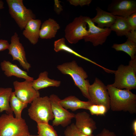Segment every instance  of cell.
Instances as JSON below:
<instances>
[{
    "label": "cell",
    "mask_w": 136,
    "mask_h": 136,
    "mask_svg": "<svg viewBox=\"0 0 136 136\" xmlns=\"http://www.w3.org/2000/svg\"><path fill=\"white\" fill-rule=\"evenodd\" d=\"M110 98V109L114 111L136 113V95L130 90L115 88L111 84L106 86Z\"/></svg>",
    "instance_id": "obj_1"
},
{
    "label": "cell",
    "mask_w": 136,
    "mask_h": 136,
    "mask_svg": "<svg viewBox=\"0 0 136 136\" xmlns=\"http://www.w3.org/2000/svg\"><path fill=\"white\" fill-rule=\"evenodd\" d=\"M57 68L63 74L70 75L75 85L80 90L83 95L88 100L90 99L88 88L90 85L89 80L86 79L88 76L81 67L79 66L75 60L58 65Z\"/></svg>",
    "instance_id": "obj_2"
},
{
    "label": "cell",
    "mask_w": 136,
    "mask_h": 136,
    "mask_svg": "<svg viewBox=\"0 0 136 136\" xmlns=\"http://www.w3.org/2000/svg\"><path fill=\"white\" fill-rule=\"evenodd\" d=\"M30 135L25 120L18 119L13 114H2L0 116V136H28Z\"/></svg>",
    "instance_id": "obj_3"
},
{
    "label": "cell",
    "mask_w": 136,
    "mask_h": 136,
    "mask_svg": "<svg viewBox=\"0 0 136 136\" xmlns=\"http://www.w3.org/2000/svg\"><path fill=\"white\" fill-rule=\"evenodd\" d=\"M28 109L30 118L37 123H49L54 116L49 97L40 96L34 99Z\"/></svg>",
    "instance_id": "obj_4"
},
{
    "label": "cell",
    "mask_w": 136,
    "mask_h": 136,
    "mask_svg": "<svg viewBox=\"0 0 136 136\" xmlns=\"http://www.w3.org/2000/svg\"><path fill=\"white\" fill-rule=\"evenodd\" d=\"M9 12L20 29H24L27 23L36 16L32 11L24 5L22 0H6Z\"/></svg>",
    "instance_id": "obj_5"
},
{
    "label": "cell",
    "mask_w": 136,
    "mask_h": 136,
    "mask_svg": "<svg viewBox=\"0 0 136 136\" xmlns=\"http://www.w3.org/2000/svg\"><path fill=\"white\" fill-rule=\"evenodd\" d=\"M115 74L114 83L111 84L118 89L130 90L136 88V72L129 65H120L117 70L112 71Z\"/></svg>",
    "instance_id": "obj_6"
},
{
    "label": "cell",
    "mask_w": 136,
    "mask_h": 136,
    "mask_svg": "<svg viewBox=\"0 0 136 136\" xmlns=\"http://www.w3.org/2000/svg\"><path fill=\"white\" fill-rule=\"evenodd\" d=\"M49 97L54 116L52 125L67 127L71 123L72 120L74 118L75 114L69 112L60 104V98L56 95L52 94Z\"/></svg>",
    "instance_id": "obj_7"
},
{
    "label": "cell",
    "mask_w": 136,
    "mask_h": 136,
    "mask_svg": "<svg viewBox=\"0 0 136 136\" xmlns=\"http://www.w3.org/2000/svg\"><path fill=\"white\" fill-rule=\"evenodd\" d=\"M87 25L83 16L76 17L65 27V36L66 40L71 44H76L83 39L87 35Z\"/></svg>",
    "instance_id": "obj_8"
},
{
    "label": "cell",
    "mask_w": 136,
    "mask_h": 136,
    "mask_svg": "<svg viewBox=\"0 0 136 136\" xmlns=\"http://www.w3.org/2000/svg\"><path fill=\"white\" fill-rule=\"evenodd\" d=\"M88 91L90 100L93 104L103 105L108 111L110 109V98L106 86L100 80L96 78Z\"/></svg>",
    "instance_id": "obj_9"
},
{
    "label": "cell",
    "mask_w": 136,
    "mask_h": 136,
    "mask_svg": "<svg viewBox=\"0 0 136 136\" xmlns=\"http://www.w3.org/2000/svg\"><path fill=\"white\" fill-rule=\"evenodd\" d=\"M83 18L89 28L87 35L83 39L84 41L91 43L94 46L102 45L112 31L110 28H102L97 27L89 17L83 16Z\"/></svg>",
    "instance_id": "obj_10"
},
{
    "label": "cell",
    "mask_w": 136,
    "mask_h": 136,
    "mask_svg": "<svg viewBox=\"0 0 136 136\" xmlns=\"http://www.w3.org/2000/svg\"><path fill=\"white\" fill-rule=\"evenodd\" d=\"M32 81L25 80L22 82L16 81L13 82L14 92L16 96L22 102L28 104L40 96L39 91L33 87Z\"/></svg>",
    "instance_id": "obj_11"
},
{
    "label": "cell",
    "mask_w": 136,
    "mask_h": 136,
    "mask_svg": "<svg viewBox=\"0 0 136 136\" xmlns=\"http://www.w3.org/2000/svg\"><path fill=\"white\" fill-rule=\"evenodd\" d=\"M8 49V53L12 56L13 60L17 61L24 69L29 71L31 66L27 60L24 47L20 42V38L17 32H15L12 36Z\"/></svg>",
    "instance_id": "obj_12"
},
{
    "label": "cell",
    "mask_w": 136,
    "mask_h": 136,
    "mask_svg": "<svg viewBox=\"0 0 136 136\" xmlns=\"http://www.w3.org/2000/svg\"><path fill=\"white\" fill-rule=\"evenodd\" d=\"M108 10L115 16L126 18L136 12V2L133 0H114L108 6Z\"/></svg>",
    "instance_id": "obj_13"
},
{
    "label": "cell",
    "mask_w": 136,
    "mask_h": 136,
    "mask_svg": "<svg viewBox=\"0 0 136 136\" xmlns=\"http://www.w3.org/2000/svg\"><path fill=\"white\" fill-rule=\"evenodd\" d=\"M74 118L76 120L75 126L80 132L91 135L97 128L95 122L85 111L75 114Z\"/></svg>",
    "instance_id": "obj_14"
},
{
    "label": "cell",
    "mask_w": 136,
    "mask_h": 136,
    "mask_svg": "<svg viewBox=\"0 0 136 136\" xmlns=\"http://www.w3.org/2000/svg\"><path fill=\"white\" fill-rule=\"evenodd\" d=\"M41 24L40 20L32 19L27 23L23 29V35L33 45L38 42Z\"/></svg>",
    "instance_id": "obj_15"
},
{
    "label": "cell",
    "mask_w": 136,
    "mask_h": 136,
    "mask_svg": "<svg viewBox=\"0 0 136 136\" xmlns=\"http://www.w3.org/2000/svg\"><path fill=\"white\" fill-rule=\"evenodd\" d=\"M2 70L7 77L14 76L25 80L33 81V78L29 76L27 72L19 68L16 64L8 61L4 60L0 64Z\"/></svg>",
    "instance_id": "obj_16"
},
{
    "label": "cell",
    "mask_w": 136,
    "mask_h": 136,
    "mask_svg": "<svg viewBox=\"0 0 136 136\" xmlns=\"http://www.w3.org/2000/svg\"><path fill=\"white\" fill-rule=\"evenodd\" d=\"M96 16L91 18L92 22L94 23H97V26L99 27L110 28L114 22L116 16L109 12L104 11L99 7H96Z\"/></svg>",
    "instance_id": "obj_17"
},
{
    "label": "cell",
    "mask_w": 136,
    "mask_h": 136,
    "mask_svg": "<svg viewBox=\"0 0 136 136\" xmlns=\"http://www.w3.org/2000/svg\"><path fill=\"white\" fill-rule=\"evenodd\" d=\"M60 104L65 109L73 111L80 109L88 110V107L93 104L90 100L84 101L80 100L74 96H67L63 99H60Z\"/></svg>",
    "instance_id": "obj_18"
},
{
    "label": "cell",
    "mask_w": 136,
    "mask_h": 136,
    "mask_svg": "<svg viewBox=\"0 0 136 136\" xmlns=\"http://www.w3.org/2000/svg\"><path fill=\"white\" fill-rule=\"evenodd\" d=\"M60 28L59 24L56 21L49 18L42 24L40 30L39 38L42 39H51L54 38Z\"/></svg>",
    "instance_id": "obj_19"
},
{
    "label": "cell",
    "mask_w": 136,
    "mask_h": 136,
    "mask_svg": "<svg viewBox=\"0 0 136 136\" xmlns=\"http://www.w3.org/2000/svg\"><path fill=\"white\" fill-rule=\"evenodd\" d=\"M48 73L45 71L41 73L38 78L32 81L33 87L37 90L49 87H58L60 86V81L49 78L48 77Z\"/></svg>",
    "instance_id": "obj_20"
},
{
    "label": "cell",
    "mask_w": 136,
    "mask_h": 136,
    "mask_svg": "<svg viewBox=\"0 0 136 136\" xmlns=\"http://www.w3.org/2000/svg\"><path fill=\"white\" fill-rule=\"evenodd\" d=\"M115 20L110 28L118 36H125L131 30L126 18L116 16Z\"/></svg>",
    "instance_id": "obj_21"
},
{
    "label": "cell",
    "mask_w": 136,
    "mask_h": 136,
    "mask_svg": "<svg viewBox=\"0 0 136 136\" xmlns=\"http://www.w3.org/2000/svg\"><path fill=\"white\" fill-rule=\"evenodd\" d=\"M12 92L11 88L0 87V113L5 111L7 114H13L9 101Z\"/></svg>",
    "instance_id": "obj_22"
},
{
    "label": "cell",
    "mask_w": 136,
    "mask_h": 136,
    "mask_svg": "<svg viewBox=\"0 0 136 136\" xmlns=\"http://www.w3.org/2000/svg\"><path fill=\"white\" fill-rule=\"evenodd\" d=\"M9 101L10 106L15 115V118L18 119L22 118V111L27 107L28 104L19 100L16 96L14 92H12Z\"/></svg>",
    "instance_id": "obj_23"
},
{
    "label": "cell",
    "mask_w": 136,
    "mask_h": 136,
    "mask_svg": "<svg viewBox=\"0 0 136 136\" xmlns=\"http://www.w3.org/2000/svg\"><path fill=\"white\" fill-rule=\"evenodd\" d=\"M112 47L116 51H123L128 54L131 59L136 57V43L127 39L124 43L121 44H114Z\"/></svg>",
    "instance_id": "obj_24"
},
{
    "label": "cell",
    "mask_w": 136,
    "mask_h": 136,
    "mask_svg": "<svg viewBox=\"0 0 136 136\" xmlns=\"http://www.w3.org/2000/svg\"><path fill=\"white\" fill-rule=\"evenodd\" d=\"M54 50L56 52H58L61 51H64L92 62L94 64H97L96 63L90 59L80 55L67 46L65 44V40L64 38H60L54 42Z\"/></svg>",
    "instance_id": "obj_25"
},
{
    "label": "cell",
    "mask_w": 136,
    "mask_h": 136,
    "mask_svg": "<svg viewBox=\"0 0 136 136\" xmlns=\"http://www.w3.org/2000/svg\"><path fill=\"white\" fill-rule=\"evenodd\" d=\"M38 134L40 136H59L53 126L47 123H37Z\"/></svg>",
    "instance_id": "obj_26"
},
{
    "label": "cell",
    "mask_w": 136,
    "mask_h": 136,
    "mask_svg": "<svg viewBox=\"0 0 136 136\" xmlns=\"http://www.w3.org/2000/svg\"><path fill=\"white\" fill-rule=\"evenodd\" d=\"M91 115H105L108 111L106 108L102 105L92 104L88 108Z\"/></svg>",
    "instance_id": "obj_27"
},
{
    "label": "cell",
    "mask_w": 136,
    "mask_h": 136,
    "mask_svg": "<svg viewBox=\"0 0 136 136\" xmlns=\"http://www.w3.org/2000/svg\"><path fill=\"white\" fill-rule=\"evenodd\" d=\"M64 134L65 136H79V131L74 123L67 127Z\"/></svg>",
    "instance_id": "obj_28"
},
{
    "label": "cell",
    "mask_w": 136,
    "mask_h": 136,
    "mask_svg": "<svg viewBox=\"0 0 136 136\" xmlns=\"http://www.w3.org/2000/svg\"><path fill=\"white\" fill-rule=\"evenodd\" d=\"M130 31L136 30V12L126 18Z\"/></svg>",
    "instance_id": "obj_29"
},
{
    "label": "cell",
    "mask_w": 136,
    "mask_h": 136,
    "mask_svg": "<svg viewBox=\"0 0 136 136\" xmlns=\"http://www.w3.org/2000/svg\"><path fill=\"white\" fill-rule=\"evenodd\" d=\"M70 4L77 6L79 5L81 7L85 5H89L92 2L91 0H69L68 1Z\"/></svg>",
    "instance_id": "obj_30"
},
{
    "label": "cell",
    "mask_w": 136,
    "mask_h": 136,
    "mask_svg": "<svg viewBox=\"0 0 136 136\" xmlns=\"http://www.w3.org/2000/svg\"><path fill=\"white\" fill-rule=\"evenodd\" d=\"M127 39L136 43V30L130 31L126 36Z\"/></svg>",
    "instance_id": "obj_31"
},
{
    "label": "cell",
    "mask_w": 136,
    "mask_h": 136,
    "mask_svg": "<svg viewBox=\"0 0 136 136\" xmlns=\"http://www.w3.org/2000/svg\"><path fill=\"white\" fill-rule=\"evenodd\" d=\"M115 133L105 128H104L101 132L96 136H115Z\"/></svg>",
    "instance_id": "obj_32"
},
{
    "label": "cell",
    "mask_w": 136,
    "mask_h": 136,
    "mask_svg": "<svg viewBox=\"0 0 136 136\" xmlns=\"http://www.w3.org/2000/svg\"><path fill=\"white\" fill-rule=\"evenodd\" d=\"M9 45L8 41L5 40H0V51L8 49Z\"/></svg>",
    "instance_id": "obj_33"
},
{
    "label": "cell",
    "mask_w": 136,
    "mask_h": 136,
    "mask_svg": "<svg viewBox=\"0 0 136 136\" xmlns=\"http://www.w3.org/2000/svg\"><path fill=\"white\" fill-rule=\"evenodd\" d=\"M54 10L57 14H59L62 10V6L60 4V2L57 0H54Z\"/></svg>",
    "instance_id": "obj_34"
},
{
    "label": "cell",
    "mask_w": 136,
    "mask_h": 136,
    "mask_svg": "<svg viewBox=\"0 0 136 136\" xmlns=\"http://www.w3.org/2000/svg\"><path fill=\"white\" fill-rule=\"evenodd\" d=\"M128 65L131 66L136 72V57L129 61Z\"/></svg>",
    "instance_id": "obj_35"
},
{
    "label": "cell",
    "mask_w": 136,
    "mask_h": 136,
    "mask_svg": "<svg viewBox=\"0 0 136 136\" xmlns=\"http://www.w3.org/2000/svg\"><path fill=\"white\" fill-rule=\"evenodd\" d=\"M132 128L133 136H136V120L135 119L132 124Z\"/></svg>",
    "instance_id": "obj_36"
},
{
    "label": "cell",
    "mask_w": 136,
    "mask_h": 136,
    "mask_svg": "<svg viewBox=\"0 0 136 136\" xmlns=\"http://www.w3.org/2000/svg\"><path fill=\"white\" fill-rule=\"evenodd\" d=\"M4 2L2 0H0V10L3 9L4 8Z\"/></svg>",
    "instance_id": "obj_37"
},
{
    "label": "cell",
    "mask_w": 136,
    "mask_h": 136,
    "mask_svg": "<svg viewBox=\"0 0 136 136\" xmlns=\"http://www.w3.org/2000/svg\"><path fill=\"white\" fill-rule=\"evenodd\" d=\"M79 136H94V135H93V134L91 135H87L85 134H84L82 133L79 132Z\"/></svg>",
    "instance_id": "obj_38"
},
{
    "label": "cell",
    "mask_w": 136,
    "mask_h": 136,
    "mask_svg": "<svg viewBox=\"0 0 136 136\" xmlns=\"http://www.w3.org/2000/svg\"><path fill=\"white\" fill-rule=\"evenodd\" d=\"M28 136H40L39 135H30Z\"/></svg>",
    "instance_id": "obj_39"
},
{
    "label": "cell",
    "mask_w": 136,
    "mask_h": 136,
    "mask_svg": "<svg viewBox=\"0 0 136 136\" xmlns=\"http://www.w3.org/2000/svg\"><path fill=\"white\" fill-rule=\"evenodd\" d=\"M1 20H0V27H1Z\"/></svg>",
    "instance_id": "obj_40"
},
{
    "label": "cell",
    "mask_w": 136,
    "mask_h": 136,
    "mask_svg": "<svg viewBox=\"0 0 136 136\" xmlns=\"http://www.w3.org/2000/svg\"></svg>",
    "instance_id": "obj_41"
},
{
    "label": "cell",
    "mask_w": 136,
    "mask_h": 136,
    "mask_svg": "<svg viewBox=\"0 0 136 136\" xmlns=\"http://www.w3.org/2000/svg\"><path fill=\"white\" fill-rule=\"evenodd\" d=\"M115 136H116V135Z\"/></svg>",
    "instance_id": "obj_42"
}]
</instances>
